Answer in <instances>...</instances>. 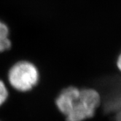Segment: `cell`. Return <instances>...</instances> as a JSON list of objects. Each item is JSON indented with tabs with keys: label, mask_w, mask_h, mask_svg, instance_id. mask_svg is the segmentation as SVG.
<instances>
[{
	"label": "cell",
	"mask_w": 121,
	"mask_h": 121,
	"mask_svg": "<svg viewBox=\"0 0 121 121\" xmlns=\"http://www.w3.org/2000/svg\"><path fill=\"white\" fill-rule=\"evenodd\" d=\"M9 97V91L6 84L0 79V107L6 103Z\"/></svg>",
	"instance_id": "3"
},
{
	"label": "cell",
	"mask_w": 121,
	"mask_h": 121,
	"mask_svg": "<svg viewBox=\"0 0 121 121\" xmlns=\"http://www.w3.org/2000/svg\"><path fill=\"white\" fill-rule=\"evenodd\" d=\"M116 64H117V69H119V71L121 72V53L119 54V56L117 57Z\"/></svg>",
	"instance_id": "6"
},
{
	"label": "cell",
	"mask_w": 121,
	"mask_h": 121,
	"mask_svg": "<svg viewBox=\"0 0 121 121\" xmlns=\"http://www.w3.org/2000/svg\"><path fill=\"white\" fill-rule=\"evenodd\" d=\"M0 37L10 39V29L6 23L0 19Z\"/></svg>",
	"instance_id": "4"
},
{
	"label": "cell",
	"mask_w": 121,
	"mask_h": 121,
	"mask_svg": "<svg viewBox=\"0 0 121 121\" xmlns=\"http://www.w3.org/2000/svg\"><path fill=\"white\" fill-rule=\"evenodd\" d=\"M101 104V96L99 92L93 88H80V96L77 98L72 111L66 117V121H84L94 116Z\"/></svg>",
	"instance_id": "2"
},
{
	"label": "cell",
	"mask_w": 121,
	"mask_h": 121,
	"mask_svg": "<svg viewBox=\"0 0 121 121\" xmlns=\"http://www.w3.org/2000/svg\"><path fill=\"white\" fill-rule=\"evenodd\" d=\"M7 78L12 88L20 93H27L37 87L40 80V73L33 62L21 60L10 66Z\"/></svg>",
	"instance_id": "1"
},
{
	"label": "cell",
	"mask_w": 121,
	"mask_h": 121,
	"mask_svg": "<svg viewBox=\"0 0 121 121\" xmlns=\"http://www.w3.org/2000/svg\"><path fill=\"white\" fill-rule=\"evenodd\" d=\"M12 47L10 39H3L0 37V53L9 50Z\"/></svg>",
	"instance_id": "5"
}]
</instances>
